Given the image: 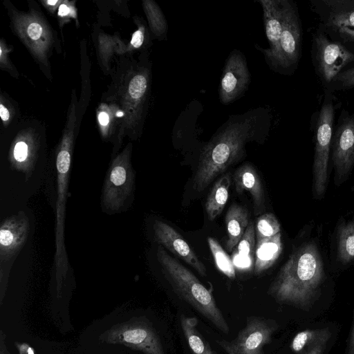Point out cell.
I'll return each instance as SVG.
<instances>
[{
  "mask_svg": "<svg viewBox=\"0 0 354 354\" xmlns=\"http://www.w3.org/2000/svg\"><path fill=\"white\" fill-rule=\"evenodd\" d=\"M145 8L153 32L158 37L165 38L168 25L160 8L151 1H145Z\"/></svg>",
  "mask_w": 354,
  "mask_h": 354,
  "instance_id": "cb8c5ba5",
  "label": "cell"
},
{
  "mask_svg": "<svg viewBox=\"0 0 354 354\" xmlns=\"http://www.w3.org/2000/svg\"><path fill=\"white\" fill-rule=\"evenodd\" d=\"M156 259L162 273L176 293L218 329L227 334L230 328L212 292L192 272L169 254L162 245H159L157 248Z\"/></svg>",
  "mask_w": 354,
  "mask_h": 354,
  "instance_id": "277c9868",
  "label": "cell"
},
{
  "mask_svg": "<svg viewBox=\"0 0 354 354\" xmlns=\"http://www.w3.org/2000/svg\"><path fill=\"white\" fill-rule=\"evenodd\" d=\"M100 339L108 344H120L145 354H165L160 338L146 321L136 319L117 324Z\"/></svg>",
  "mask_w": 354,
  "mask_h": 354,
  "instance_id": "9c48e42d",
  "label": "cell"
},
{
  "mask_svg": "<svg viewBox=\"0 0 354 354\" xmlns=\"http://www.w3.org/2000/svg\"><path fill=\"white\" fill-rule=\"evenodd\" d=\"M278 328L274 320L248 317L246 326L232 341H216L227 354H263V347L270 342Z\"/></svg>",
  "mask_w": 354,
  "mask_h": 354,
  "instance_id": "8fae6325",
  "label": "cell"
},
{
  "mask_svg": "<svg viewBox=\"0 0 354 354\" xmlns=\"http://www.w3.org/2000/svg\"><path fill=\"white\" fill-rule=\"evenodd\" d=\"M145 40V30L138 29L132 35L131 44L136 48H140Z\"/></svg>",
  "mask_w": 354,
  "mask_h": 354,
  "instance_id": "1f68e13d",
  "label": "cell"
},
{
  "mask_svg": "<svg viewBox=\"0 0 354 354\" xmlns=\"http://www.w3.org/2000/svg\"><path fill=\"white\" fill-rule=\"evenodd\" d=\"M324 279L320 250L315 241L309 240L292 251L268 294L279 303L307 308L318 297Z\"/></svg>",
  "mask_w": 354,
  "mask_h": 354,
  "instance_id": "7a4b0ae2",
  "label": "cell"
},
{
  "mask_svg": "<svg viewBox=\"0 0 354 354\" xmlns=\"http://www.w3.org/2000/svg\"><path fill=\"white\" fill-rule=\"evenodd\" d=\"M135 171L127 154L116 158L106 171L100 206L103 212L112 215L128 210L134 201Z\"/></svg>",
  "mask_w": 354,
  "mask_h": 354,
  "instance_id": "5b68a950",
  "label": "cell"
},
{
  "mask_svg": "<svg viewBox=\"0 0 354 354\" xmlns=\"http://www.w3.org/2000/svg\"><path fill=\"white\" fill-rule=\"evenodd\" d=\"M42 31L41 25L36 22L30 24L27 29L28 36L33 40H37L40 38Z\"/></svg>",
  "mask_w": 354,
  "mask_h": 354,
  "instance_id": "4dcf8cb0",
  "label": "cell"
},
{
  "mask_svg": "<svg viewBox=\"0 0 354 354\" xmlns=\"http://www.w3.org/2000/svg\"><path fill=\"white\" fill-rule=\"evenodd\" d=\"M99 122L101 125L106 126L109 123V118L106 112H101L98 116Z\"/></svg>",
  "mask_w": 354,
  "mask_h": 354,
  "instance_id": "e575fe53",
  "label": "cell"
},
{
  "mask_svg": "<svg viewBox=\"0 0 354 354\" xmlns=\"http://www.w3.org/2000/svg\"><path fill=\"white\" fill-rule=\"evenodd\" d=\"M334 107L325 100L319 111L315 131V152L313 165V194L322 199L328 181V162L333 138Z\"/></svg>",
  "mask_w": 354,
  "mask_h": 354,
  "instance_id": "52a82bcc",
  "label": "cell"
},
{
  "mask_svg": "<svg viewBox=\"0 0 354 354\" xmlns=\"http://www.w3.org/2000/svg\"><path fill=\"white\" fill-rule=\"evenodd\" d=\"M71 155L66 146L61 148L55 159V169L46 171L47 196L55 214V254L54 257L56 290L62 296V287L69 269L64 243V230Z\"/></svg>",
  "mask_w": 354,
  "mask_h": 354,
  "instance_id": "3957f363",
  "label": "cell"
},
{
  "mask_svg": "<svg viewBox=\"0 0 354 354\" xmlns=\"http://www.w3.org/2000/svg\"><path fill=\"white\" fill-rule=\"evenodd\" d=\"M282 32L277 51L264 56L268 66L274 71L288 73L297 66L301 55V23L297 8L289 0H281Z\"/></svg>",
  "mask_w": 354,
  "mask_h": 354,
  "instance_id": "8992f818",
  "label": "cell"
},
{
  "mask_svg": "<svg viewBox=\"0 0 354 354\" xmlns=\"http://www.w3.org/2000/svg\"><path fill=\"white\" fill-rule=\"evenodd\" d=\"M250 75L243 54L232 50L227 57L221 79L218 97L223 104H227L241 97L248 90Z\"/></svg>",
  "mask_w": 354,
  "mask_h": 354,
  "instance_id": "4fadbf2b",
  "label": "cell"
},
{
  "mask_svg": "<svg viewBox=\"0 0 354 354\" xmlns=\"http://www.w3.org/2000/svg\"><path fill=\"white\" fill-rule=\"evenodd\" d=\"M263 10V24L266 37L270 44L267 49L255 45L264 56L274 53L279 46L282 32V4L281 0H259Z\"/></svg>",
  "mask_w": 354,
  "mask_h": 354,
  "instance_id": "e0dca14e",
  "label": "cell"
},
{
  "mask_svg": "<svg viewBox=\"0 0 354 354\" xmlns=\"http://www.w3.org/2000/svg\"><path fill=\"white\" fill-rule=\"evenodd\" d=\"M348 354H354V322L352 326L351 333L350 335Z\"/></svg>",
  "mask_w": 354,
  "mask_h": 354,
  "instance_id": "836d02e7",
  "label": "cell"
},
{
  "mask_svg": "<svg viewBox=\"0 0 354 354\" xmlns=\"http://www.w3.org/2000/svg\"><path fill=\"white\" fill-rule=\"evenodd\" d=\"M57 3V1H48V3L50 5H55Z\"/></svg>",
  "mask_w": 354,
  "mask_h": 354,
  "instance_id": "f35d334b",
  "label": "cell"
},
{
  "mask_svg": "<svg viewBox=\"0 0 354 354\" xmlns=\"http://www.w3.org/2000/svg\"><path fill=\"white\" fill-rule=\"evenodd\" d=\"M312 55L317 74L325 84L354 62V53L342 43L329 39L322 31L313 37Z\"/></svg>",
  "mask_w": 354,
  "mask_h": 354,
  "instance_id": "ba28073f",
  "label": "cell"
},
{
  "mask_svg": "<svg viewBox=\"0 0 354 354\" xmlns=\"http://www.w3.org/2000/svg\"><path fill=\"white\" fill-rule=\"evenodd\" d=\"M148 82L147 76L139 74L133 77L129 86V93L133 99L138 100L145 95L147 90Z\"/></svg>",
  "mask_w": 354,
  "mask_h": 354,
  "instance_id": "83f0119b",
  "label": "cell"
},
{
  "mask_svg": "<svg viewBox=\"0 0 354 354\" xmlns=\"http://www.w3.org/2000/svg\"><path fill=\"white\" fill-rule=\"evenodd\" d=\"M17 348L20 354H35L34 351L27 344H17Z\"/></svg>",
  "mask_w": 354,
  "mask_h": 354,
  "instance_id": "d6a6232c",
  "label": "cell"
},
{
  "mask_svg": "<svg viewBox=\"0 0 354 354\" xmlns=\"http://www.w3.org/2000/svg\"><path fill=\"white\" fill-rule=\"evenodd\" d=\"M336 257L346 265L354 261V219L342 221L336 233Z\"/></svg>",
  "mask_w": 354,
  "mask_h": 354,
  "instance_id": "44dd1931",
  "label": "cell"
},
{
  "mask_svg": "<svg viewBox=\"0 0 354 354\" xmlns=\"http://www.w3.org/2000/svg\"><path fill=\"white\" fill-rule=\"evenodd\" d=\"M268 124V113L262 108L229 117L201 150L193 180L195 190L204 191L218 175L239 161L245 155L246 145L261 138Z\"/></svg>",
  "mask_w": 354,
  "mask_h": 354,
  "instance_id": "6da1fadb",
  "label": "cell"
},
{
  "mask_svg": "<svg viewBox=\"0 0 354 354\" xmlns=\"http://www.w3.org/2000/svg\"><path fill=\"white\" fill-rule=\"evenodd\" d=\"M312 5L326 27L354 28V0H315Z\"/></svg>",
  "mask_w": 354,
  "mask_h": 354,
  "instance_id": "9a60e30c",
  "label": "cell"
},
{
  "mask_svg": "<svg viewBox=\"0 0 354 354\" xmlns=\"http://www.w3.org/2000/svg\"><path fill=\"white\" fill-rule=\"evenodd\" d=\"M225 222L228 236L226 249L228 252H232L236 247L249 224L248 212L243 206L233 204L227 211Z\"/></svg>",
  "mask_w": 354,
  "mask_h": 354,
  "instance_id": "d6986e66",
  "label": "cell"
},
{
  "mask_svg": "<svg viewBox=\"0 0 354 354\" xmlns=\"http://www.w3.org/2000/svg\"><path fill=\"white\" fill-rule=\"evenodd\" d=\"M331 84L335 89L354 88V66L342 71Z\"/></svg>",
  "mask_w": 354,
  "mask_h": 354,
  "instance_id": "f1b7e54d",
  "label": "cell"
},
{
  "mask_svg": "<svg viewBox=\"0 0 354 354\" xmlns=\"http://www.w3.org/2000/svg\"><path fill=\"white\" fill-rule=\"evenodd\" d=\"M330 335L328 328L301 331L293 338L291 348L295 352L303 353L317 346H325Z\"/></svg>",
  "mask_w": 354,
  "mask_h": 354,
  "instance_id": "7402d4cb",
  "label": "cell"
},
{
  "mask_svg": "<svg viewBox=\"0 0 354 354\" xmlns=\"http://www.w3.org/2000/svg\"><path fill=\"white\" fill-rule=\"evenodd\" d=\"M183 332L193 354H216L196 328L198 320L196 317H180Z\"/></svg>",
  "mask_w": 354,
  "mask_h": 354,
  "instance_id": "603a6c76",
  "label": "cell"
},
{
  "mask_svg": "<svg viewBox=\"0 0 354 354\" xmlns=\"http://www.w3.org/2000/svg\"><path fill=\"white\" fill-rule=\"evenodd\" d=\"M123 115V113L122 111H118L117 113V116L118 117H122Z\"/></svg>",
  "mask_w": 354,
  "mask_h": 354,
  "instance_id": "ab89813d",
  "label": "cell"
},
{
  "mask_svg": "<svg viewBox=\"0 0 354 354\" xmlns=\"http://www.w3.org/2000/svg\"><path fill=\"white\" fill-rule=\"evenodd\" d=\"M1 354H3V353L1 352Z\"/></svg>",
  "mask_w": 354,
  "mask_h": 354,
  "instance_id": "60d3db41",
  "label": "cell"
},
{
  "mask_svg": "<svg viewBox=\"0 0 354 354\" xmlns=\"http://www.w3.org/2000/svg\"><path fill=\"white\" fill-rule=\"evenodd\" d=\"M254 225L252 221H250L243 236L236 245L235 255L236 257H239L238 260H240L241 263H248L252 260L254 250Z\"/></svg>",
  "mask_w": 354,
  "mask_h": 354,
  "instance_id": "484cf974",
  "label": "cell"
},
{
  "mask_svg": "<svg viewBox=\"0 0 354 354\" xmlns=\"http://www.w3.org/2000/svg\"><path fill=\"white\" fill-rule=\"evenodd\" d=\"M235 189L238 194L243 192L250 194L254 214H259L265 211L266 198L263 187L260 177L250 162L245 163L237 168L234 176Z\"/></svg>",
  "mask_w": 354,
  "mask_h": 354,
  "instance_id": "2e32d148",
  "label": "cell"
},
{
  "mask_svg": "<svg viewBox=\"0 0 354 354\" xmlns=\"http://www.w3.org/2000/svg\"><path fill=\"white\" fill-rule=\"evenodd\" d=\"M339 37L346 41L354 43V28L348 27H342L335 29Z\"/></svg>",
  "mask_w": 354,
  "mask_h": 354,
  "instance_id": "f546056e",
  "label": "cell"
},
{
  "mask_svg": "<svg viewBox=\"0 0 354 354\" xmlns=\"http://www.w3.org/2000/svg\"><path fill=\"white\" fill-rule=\"evenodd\" d=\"M0 115L3 121H7L10 117L8 109L2 104L0 105Z\"/></svg>",
  "mask_w": 354,
  "mask_h": 354,
  "instance_id": "8d00e7d4",
  "label": "cell"
},
{
  "mask_svg": "<svg viewBox=\"0 0 354 354\" xmlns=\"http://www.w3.org/2000/svg\"><path fill=\"white\" fill-rule=\"evenodd\" d=\"M255 231L259 241L280 233L281 225L274 214L266 213L257 219Z\"/></svg>",
  "mask_w": 354,
  "mask_h": 354,
  "instance_id": "4316f807",
  "label": "cell"
},
{
  "mask_svg": "<svg viewBox=\"0 0 354 354\" xmlns=\"http://www.w3.org/2000/svg\"><path fill=\"white\" fill-rule=\"evenodd\" d=\"M70 12V9L66 5H61L59 8L58 15L59 16H65L68 15Z\"/></svg>",
  "mask_w": 354,
  "mask_h": 354,
  "instance_id": "74e56055",
  "label": "cell"
},
{
  "mask_svg": "<svg viewBox=\"0 0 354 354\" xmlns=\"http://www.w3.org/2000/svg\"><path fill=\"white\" fill-rule=\"evenodd\" d=\"M231 177L225 174L214 184L205 203V210L210 221L214 220L223 211L229 197Z\"/></svg>",
  "mask_w": 354,
  "mask_h": 354,
  "instance_id": "ffe728a7",
  "label": "cell"
},
{
  "mask_svg": "<svg viewBox=\"0 0 354 354\" xmlns=\"http://www.w3.org/2000/svg\"><path fill=\"white\" fill-rule=\"evenodd\" d=\"M324 346L315 347L310 350L301 353V354H322Z\"/></svg>",
  "mask_w": 354,
  "mask_h": 354,
  "instance_id": "d590c367",
  "label": "cell"
},
{
  "mask_svg": "<svg viewBox=\"0 0 354 354\" xmlns=\"http://www.w3.org/2000/svg\"><path fill=\"white\" fill-rule=\"evenodd\" d=\"M28 213L22 209L5 218L0 227L1 283L8 279L12 263L27 241L30 230Z\"/></svg>",
  "mask_w": 354,
  "mask_h": 354,
  "instance_id": "30bf717a",
  "label": "cell"
},
{
  "mask_svg": "<svg viewBox=\"0 0 354 354\" xmlns=\"http://www.w3.org/2000/svg\"><path fill=\"white\" fill-rule=\"evenodd\" d=\"M283 250L281 232L271 237L257 241L254 273H261L270 269L278 259Z\"/></svg>",
  "mask_w": 354,
  "mask_h": 354,
  "instance_id": "ac0fdd59",
  "label": "cell"
},
{
  "mask_svg": "<svg viewBox=\"0 0 354 354\" xmlns=\"http://www.w3.org/2000/svg\"><path fill=\"white\" fill-rule=\"evenodd\" d=\"M207 243L218 269L228 277L234 278V267L230 257L214 238L209 237Z\"/></svg>",
  "mask_w": 354,
  "mask_h": 354,
  "instance_id": "d4e9b609",
  "label": "cell"
},
{
  "mask_svg": "<svg viewBox=\"0 0 354 354\" xmlns=\"http://www.w3.org/2000/svg\"><path fill=\"white\" fill-rule=\"evenodd\" d=\"M331 158L334 183L339 186L350 176L354 167V115L342 118L332 138Z\"/></svg>",
  "mask_w": 354,
  "mask_h": 354,
  "instance_id": "7c38bea8",
  "label": "cell"
},
{
  "mask_svg": "<svg viewBox=\"0 0 354 354\" xmlns=\"http://www.w3.org/2000/svg\"><path fill=\"white\" fill-rule=\"evenodd\" d=\"M153 237L156 243L180 258L194 268L198 274L205 277L207 270L189 244L172 227L156 219L153 224Z\"/></svg>",
  "mask_w": 354,
  "mask_h": 354,
  "instance_id": "5bb4252c",
  "label": "cell"
}]
</instances>
